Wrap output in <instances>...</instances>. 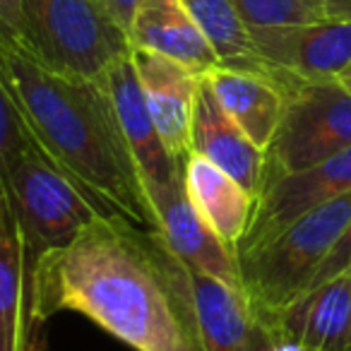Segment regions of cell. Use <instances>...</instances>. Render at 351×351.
<instances>
[{
  "label": "cell",
  "instance_id": "obj_1",
  "mask_svg": "<svg viewBox=\"0 0 351 351\" xmlns=\"http://www.w3.org/2000/svg\"><path fill=\"white\" fill-rule=\"evenodd\" d=\"M32 306L36 327L75 311L135 351H205L186 263L161 231L118 215H99L41 258Z\"/></svg>",
  "mask_w": 351,
  "mask_h": 351
},
{
  "label": "cell",
  "instance_id": "obj_2",
  "mask_svg": "<svg viewBox=\"0 0 351 351\" xmlns=\"http://www.w3.org/2000/svg\"><path fill=\"white\" fill-rule=\"evenodd\" d=\"M0 75L41 154L99 205L145 229L156 212L97 80L46 68L20 41H0Z\"/></svg>",
  "mask_w": 351,
  "mask_h": 351
},
{
  "label": "cell",
  "instance_id": "obj_3",
  "mask_svg": "<svg viewBox=\"0 0 351 351\" xmlns=\"http://www.w3.org/2000/svg\"><path fill=\"white\" fill-rule=\"evenodd\" d=\"M349 219L351 193H346L298 217L265 243L236 255L243 291L265 330L289 303L306 291L311 277Z\"/></svg>",
  "mask_w": 351,
  "mask_h": 351
},
{
  "label": "cell",
  "instance_id": "obj_4",
  "mask_svg": "<svg viewBox=\"0 0 351 351\" xmlns=\"http://www.w3.org/2000/svg\"><path fill=\"white\" fill-rule=\"evenodd\" d=\"M8 195L20 234L29 298L41 258L70 243L99 215H113L46 159L34 142L15 156L8 171Z\"/></svg>",
  "mask_w": 351,
  "mask_h": 351
},
{
  "label": "cell",
  "instance_id": "obj_5",
  "mask_svg": "<svg viewBox=\"0 0 351 351\" xmlns=\"http://www.w3.org/2000/svg\"><path fill=\"white\" fill-rule=\"evenodd\" d=\"M20 44L46 68L80 80H99L132 51L101 0H22Z\"/></svg>",
  "mask_w": 351,
  "mask_h": 351
},
{
  "label": "cell",
  "instance_id": "obj_6",
  "mask_svg": "<svg viewBox=\"0 0 351 351\" xmlns=\"http://www.w3.org/2000/svg\"><path fill=\"white\" fill-rule=\"evenodd\" d=\"M284 116L265 149V178L311 169L351 147V92L337 80H298L282 73Z\"/></svg>",
  "mask_w": 351,
  "mask_h": 351
},
{
  "label": "cell",
  "instance_id": "obj_7",
  "mask_svg": "<svg viewBox=\"0 0 351 351\" xmlns=\"http://www.w3.org/2000/svg\"><path fill=\"white\" fill-rule=\"evenodd\" d=\"M351 193V147L311 169L272 178L263 186L239 253L265 243L298 217Z\"/></svg>",
  "mask_w": 351,
  "mask_h": 351
},
{
  "label": "cell",
  "instance_id": "obj_8",
  "mask_svg": "<svg viewBox=\"0 0 351 351\" xmlns=\"http://www.w3.org/2000/svg\"><path fill=\"white\" fill-rule=\"evenodd\" d=\"M248 29L255 53L269 68L298 80H337L351 63V22L346 20Z\"/></svg>",
  "mask_w": 351,
  "mask_h": 351
},
{
  "label": "cell",
  "instance_id": "obj_9",
  "mask_svg": "<svg viewBox=\"0 0 351 351\" xmlns=\"http://www.w3.org/2000/svg\"><path fill=\"white\" fill-rule=\"evenodd\" d=\"M97 82L106 92L123 140L140 169L145 191L152 186H169L176 178H181V161H176L166 149L145 101L140 75L132 63V51L108 65Z\"/></svg>",
  "mask_w": 351,
  "mask_h": 351
},
{
  "label": "cell",
  "instance_id": "obj_10",
  "mask_svg": "<svg viewBox=\"0 0 351 351\" xmlns=\"http://www.w3.org/2000/svg\"><path fill=\"white\" fill-rule=\"evenodd\" d=\"M147 195L154 205L159 221L156 231H161L166 243L183 263L243 291L236 250H231L195 212L183 186V173L169 186L147 188Z\"/></svg>",
  "mask_w": 351,
  "mask_h": 351
},
{
  "label": "cell",
  "instance_id": "obj_11",
  "mask_svg": "<svg viewBox=\"0 0 351 351\" xmlns=\"http://www.w3.org/2000/svg\"><path fill=\"white\" fill-rule=\"evenodd\" d=\"M186 279L205 351H265L272 344L245 291L188 263Z\"/></svg>",
  "mask_w": 351,
  "mask_h": 351
},
{
  "label": "cell",
  "instance_id": "obj_12",
  "mask_svg": "<svg viewBox=\"0 0 351 351\" xmlns=\"http://www.w3.org/2000/svg\"><path fill=\"white\" fill-rule=\"evenodd\" d=\"M267 332L272 341H296L311 351H351V272L301 293Z\"/></svg>",
  "mask_w": 351,
  "mask_h": 351
},
{
  "label": "cell",
  "instance_id": "obj_13",
  "mask_svg": "<svg viewBox=\"0 0 351 351\" xmlns=\"http://www.w3.org/2000/svg\"><path fill=\"white\" fill-rule=\"evenodd\" d=\"M132 63L140 75L145 101L166 149L176 161L191 154V123L200 75L152 51L132 49Z\"/></svg>",
  "mask_w": 351,
  "mask_h": 351
},
{
  "label": "cell",
  "instance_id": "obj_14",
  "mask_svg": "<svg viewBox=\"0 0 351 351\" xmlns=\"http://www.w3.org/2000/svg\"><path fill=\"white\" fill-rule=\"evenodd\" d=\"M191 152L219 166L258 200L265 178V152L231 121L200 75L191 123Z\"/></svg>",
  "mask_w": 351,
  "mask_h": 351
},
{
  "label": "cell",
  "instance_id": "obj_15",
  "mask_svg": "<svg viewBox=\"0 0 351 351\" xmlns=\"http://www.w3.org/2000/svg\"><path fill=\"white\" fill-rule=\"evenodd\" d=\"M219 106L250 137L258 149H267L284 116L287 94L274 68L269 73L217 65L202 75Z\"/></svg>",
  "mask_w": 351,
  "mask_h": 351
},
{
  "label": "cell",
  "instance_id": "obj_16",
  "mask_svg": "<svg viewBox=\"0 0 351 351\" xmlns=\"http://www.w3.org/2000/svg\"><path fill=\"white\" fill-rule=\"evenodd\" d=\"M128 36L132 49L159 53L195 75L219 65L215 49L181 0H142Z\"/></svg>",
  "mask_w": 351,
  "mask_h": 351
},
{
  "label": "cell",
  "instance_id": "obj_17",
  "mask_svg": "<svg viewBox=\"0 0 351 351\" xmlns=\"http://www.w3.org/2000/svg\"><path fill=\"white\" fill-rule=\"evenodd\" d=\"M188 200L207 226L229 245L239 250L255 210V197L236 183L229 173L197 154H188L181 164Z\"/></svg>",
  "mask_w": 351,
  "mask_h": 351
},
{
  "label": "cell",
  "instance_id": "obj_18",
  "mask_svg": "<svg viewBox=\"0 0 351 351\" xmlns=\"http://www.w3.org/2000/svg\"><path fill=\"white\" fill-rule=\"evenodd\" d=\"M36 320L10 195L0 193V351H34Z\"/></svg>",
  "mask_w": 351,
  "mask_h": 351
},
{
  "label": "cell",
  "instance_id": "obj_19",
  "mask_svg": "<svg viewBox=\"0 0 351 351\" xmlns=\"http://www.w3.org/2000/svg\"><path fill=\"white\" fill-rule=\"evenodd\" d=\"M205 39L215 49L219 65L269 73V65L255 53L250 29L231 0H181Z\"/></svg>",
  "mask_w": 351,
  "mask_h": 351
},
{
  "label": "cell",
  "instance_id": "obj_20",
  "mask_svg": "<svg viewBox=\"0 0 351 351\" xmlns=\"http://www.w3.org/2000/svg\"><path fill=\"white\" fill-rule=\"evenodd\" d=\"M27 145H32V137L5 80L0 75V193L8 191V171Z\"/></svg>",
  "mask_w": 351,
  "mask_h": 351
},
{
  "label": "cell",
  "instance_id": "obj_21",
  "mask_svg": "<svg viewBox=\"0 0 351 351\" xmlns=\"http://www.w3.org/2000/svg\"><path fill=\"white\" fill-rule=\"evenodd\" d=\"M344 272H351V219L346 221L344 231L339 234L337 243L332 245V250L327 253V258L322 260L320 267H317L315 274L311 277L306 291H311V289L320 287V284L330 282V279L339 277V274H344Z\"/></svg>",
  "mask_w": 351,
  "mask_h": 351
},
{
  "label": "cell",
  "instance_id": "obj_22",
  "mask_svg": "<svg viewBox=\"0 0 351 351\" xmlns=\"http://www.w3.org/2000/svg\"><path fill=\"white\" fill-rule=\"evenodd\" d=\"M0 41H22V0H0Z\"/></svg>",
  "mask_w": 351,
  "mask_h": 351
},
{
  "label": "cell",
  "instance_id": "obj_23",
  "mask_svg": "<svg viewBox=\"0 0 351 351\" xmlns=\"http://www.w3.org/2000/svg\"><path fill=\"white\" fill-rule=\"evenodd\" d=\"M101 3L108 8V12L116 17L118 25H121L125 32H130L132 17H135V12H137V8H140L142 0H101Z\"/></svg>",
  "mask_w": 351,
  "mask_h": 351
},
{
  "label": "cell",
  "instance_id": "obj_24",
  "mask_svg": "<svg viewBox=\"0 0 351 351\" xmlns=\"http://www.w3.org/2000/svg\"><path fill=\"white\" fill-rule=\"evenodd\" d=\"M320 3L327 8L330 17L351 22V0H320Z\"/></svg>",
  "mask_w": 351,
  "mask_h": 351
},
{
  "label": "cell",
  "instance_id": "obj_25",
  "mask_svg": "<svg viewBox=\"0 0 351 351\" xmlns=\"http://www.w3.org/2000/svg\"><path fill=\"white\" fill-rule=\"evenodd\" d=\"M265 351H311V349L296 344V341H272Z\"/></svg>",
  "mask_w": 351,
  "mask_h": 351
},
{
  "label": "cell",
  "instance_id": "obj_26",
  "mask_svg": "<svg viewBox=\"0 0 351 351\" xmlns=\"http://www.w3.org/2000/svg\"><path fill=\"white\" fill-rule=\"evenodd\" d=\"M337 82H339L341 87L349 89V92H351V63L346 65L344 70H341V75H339V77H337Z\"/></svg>",
  "mask_w": 351,
  "mask_h": 351
}]
</instances>
